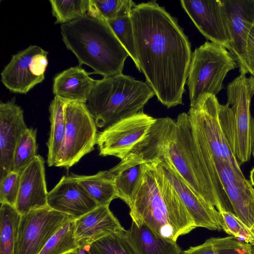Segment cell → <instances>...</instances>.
<instances>
[{
    "label": "cell",
    "mask_w": 254,
    "mask_h": 254,
    "mask_svg": "<svg viewBox=\"0 0 254 254\" xmlns=\"http://www.w3.org/2000/svg\"><path fill=\"white\" fill-rule=\"evenodd\" d=\"M252 254H254V250H253Z\"/></svg>",
    "instance_id": "cell-43"
},
{
    "label": "cell",
    "mask_w": 254,
    "mask_h": 254,
    "mask_svg": "<svg viewBox=\"0 0 254 254\" xmlns=\"http://www.w3.org/2000/svg\"><path fill=\"white\" fill-rule=\"evenodd\" d=\"M250 231L251 232L252 236L254 239V221L251 228L250 229Z\"/></svg>",
    "instance_id": "cell-40"
},
{
    "label": "cell",
    "mask_w": 254,
    "mask_h": 254,
    "mask_svg": "<svg viewBox=\"0 0 254 254\" xmlns=\"http://www.w3.org/2000/svg\"><path fill=\"white\" fill-rule=\"evenodd\" d=\"M182 254H241L239 247L231 237L211 238L200 245L191 247Z\"/></svg>",
    "instance_id": "cell-33"
},
{
    "label": "cell",
    "mask_w": 254,
    "mask_h": 254,
    "mask_svg": "<svg viewBox=\"0 0 254 254\" xmlns=\"http://www.w3.org/2000/svg\"><path fill=\"white\" fill-rule=\"evenodd\" d=\"M223 218V231L240 241L251 245L254 250V239L250 230L233 213L221 209L218 211Z\"/></svg>",
    "instance_id": "cell-35"
},
{
    "label": "cell",
    "mask_w": 254,
    "mask_h": 254,
    "mask_svg": "<svg viewBox=\"0 0 254 254\" xmlns=\"http://www.w3.org/2000/svg\"><path fill=\"white\" fill-rule=\"evenodd\" d=\"M130 16L146 83L167 108L182 104L192 53L188 37L177 19L155 0L135 4Z\"/></svg>",
    "instance_id": "cell-1"
},
{
    "label": "cell",
    "mask_w": 254,
    "mask_h": 254,
    "mask_svg": "<svg viewBox=\"0 0 254 254\" xmlns=\"http://www.w3.org/2000/svg\"><path fill=\"white\" fill-rule=\"evenodd\" d=\"M21 215L15 207L1 203L0 208V254H14Z\"/></svg>",
    "instance_id": "cell-26"
},
{
    "label": "cell",
    "mask_w": 254,
    "mask_h": 254,
    "mask_svg": "<svg viewBox=\"0 0 254 254\" xmlns=\"http://www.w3.org/2000/svg\"><path fill=\"white\" fill-rule=\"evenodd\" d=\"M129 215L157 236L176 242L196 228L158 159L143 163L139 185L129 203Z\"/></svg>",
    "instance_id": "cell-2"
},
{
    "label": "cell",
    "mask_w": 254,
    "mask_h": 254,
    "mask_svg": "<svg viewBox=\"0 0 254 254\" xmlns=\"http://www.w3.org/2000/svg\"><path fill=\"white\" fill-rule=\"evenodd\" d=\"M55 24H65L87 14L89 0H50Z\"/></svg>",
    "instance_id": "cell-31"
},
{
    "label": "cell",
    "mask_w": 254,
    "mask_h": 254,
    "mask_svg": "<svg viewBox=\"0 0 254 254\" xmlns=\"http://www.w3.org/2000/svg\"><path fill=\"white\" fill-rule=\"evenodd\" d=\"M51 208L70 216L74 220L98 205L70 175L64 176L48 194Z\"/></svg>",
    "instance_id": "cell-18"
},
{
    "label": "cell",
    "mask_w": 254,
    "mask_h": 254,
    "mask_svg": "<svg viewBox=\"0 0 254 254\" xmlns=\"http://www.w3.org/2000/svg\"><path fill=\"white\" fill-rule=\"evenodd\" d=\"M62 40L80 65L104 77L123 73L129 55L107 20L87 14L61 25Z\"/></svg>",
    "instance_id": "cell-4"
},
{
    "label": "cell",
    "mask_w": 254,
    "mask_h": 254,
    "mask_svg": "<svg viewBox=\"0 0 254 254\" xmlns=\"http://www.w3.org/2000/svg\"><path fill=\"white\" fill-rule=\"evenodd\" d=\"M135 3L131 0H89L87 14L107 21L130 14Z\"/></svg>",
    "instance_id": "cell-29"
},
{
    "label": "cell",
    "mask_w": 254,
    "mask_h": 254,
    "mask_svg": "<svg viewBox=\"0 0 254 254\" xmlns=\"http://www.w3.org/2000/svg\"><path fill=\"white\" fill-rule=\"evenodd\" d=\"M250 178L251 185L254 187V167L250 171Z\"/></svg>",
    "instance_id": "cell-39"
},
{
    "label": "cell",
    "mask_w": 254,
    "mask_h": 254,
    "mask_svg": "<svg viewBox=\"0 0 254 254\" xmlns=\"http://www.w3.org/2000/svg\"><path fill=\"white\" fill-rule=\"evenodd\" d=\"M74 253L75 254H101L92 244L80 246Z\"/></svg>",
    "instance_id": "cell-38"
},
{
    "label": "cell",
    "mask_w": 254,
    "mask_h": 254,
    "mask_svg": "<svg viewBox=\"0 0 254 254\" xmlns=\"http://www.w3.org/2000/svg\"><path fill=\"white\" fill-rule=\"evenodd\" d=\"M65 102L55 96L49 106L50 130L46 143L48 147L47 163L49 167L56 166L63 144L65 127Z\"/></svg>",
    "instance_id": "cell-25"
},
{
    "label": "cell",
    "mask_w": 254,
    "mask_h": 254,
    "mask_svg": "<svg viewBox=\"0 0 254 254\" xmlns=\"http://www.w3.org/2000/svg\"><path fill=\"white\" fill-rule=\"evenodd\" d=\"M98 206L109 205L118 198L115 185V175L109 170L101 171L93 175H70Z\"/></svg>",
    "instance_id": "cell-24"
},
{
    "label": "cell",
    "mask_w": 254,
    "mask_h": 254,
    "mask_svg": "<svg viewBox=\"0 0 254 254\" xmlns=\"http://www.w3.org/2000/svg\"><path fill=\"white\" fill-rule=\"evenodd\" d=\"M74 236L79 246L90 245L114 233L124 231L109 205H100L74 220Z\"/></svg>",
    "instance_id": "cell-20"
},
{
    "label": "cell",
    "mask_w": 254,
    "mask_h": 254,
    "mask_svg": "<svg viewBox=\"0 0 254 254\" xmlns=\"http://www.w3.org/2000/svg\"><path fill=\"white\" fill-rule=\"evenodd\" d=\"M174 122L175 120L169 117L156 119L143 137L123 159L109 171L115 174L129 166L158 159L163 143Z\"/></svg>",
    "instance_id": "cell-19"
},
{
    "label": "cell",
    "mask_w": 254,
    "mask_h": 254,
    "mask_svg": "<svg viewBox=\"0 0 254 254\" xmlns=\"http://www.w3.org/2000/svg\"><path fill=\"white\" fill-rule=\"evenodd\" d=\"M180 2L196 27L207 39L228 49L231 39L223 0H182Z\"/></svg>",
    "instance_id": "cell-12"
},
{
    "label": "cell",
    "mask_w": 254,
    "mask_h": 254,
    "mask_svg": "<svg viewBox=\"0 0 254 254\" xmlns=\"http://www.w3.org/2000/svg\"><path fill=\"white\" fill-rule=\"evenodd\" d=\"M70 216L49 206L21 215L14 254H38Z\"/></svg>",
    "instance_id": "cell-10"
},
{
    "label": "cell",
    "mask_w": 254,
    "mask_h": 254,
    "mask_svg": "<svg viewBox=\"0 0 254 254\" xmlns=\"http://www.w3.org/2000/svg\"><path fill=\"white\" fill-rule=\"evenodd\" d=\"M67 254H75L74 253H68Z\"/></svg>",
    "instance_id": "cell-42"
},
{
    "label": "cell",
    "mask_w": 254,
    "mask_h": 254,
    "mask_svg": "<svg viewBox=\"0 0 254 254\" xmlns=\"http://www.w3.org/2000/svg\"><path fill=\"white\" fill-rule=\"evenodd\" d=\"M45 160L38 154L20 173V182L15 208L20 215L46 207L48 192Z\"/></svg>",
    "instance_id": "cell-17"
},
{
    "label": "cell",
    "mask_w": 254,
    "mask_h": 254,
    "mask_svg": "<svg viewBox=\"0 0 254 254\" xmlns=\"http://www.w3.org/2000/svg\"><path fill=\"white\" fill-rule=\"evenodd\" d=\"M252 155L254 158V145L253 151H252Z\"/></svg>",
    "instance_id": "cell-41"
},
{
    "label": "cell",
    "mask_w": 254,
    "mask_h": 254,
    "mask_svg": "<svg viewBox=\"0 0 254 254\" xmlns=\"http://www.w3.org/2000/svg\"><path fill=\"white\" fill-rule=\"evenodd\" d=\"M125 239L133 254H182L176 242L155 235L143 223L132 221L130 227L124 231Z\"/></svg>",
    "instance_id": "cell-22"
},
{
    "label": "cell",
    "mask_w": 254,
    "mask_h": 254,
    "mask_svg": "<svg viewBox=\"0 0 254 254\" xmlns=\"http://www.w3.org/2000/svg\"><path fill=\"white\" fill-rule=\"evenodd\" d=\"M154 95L146 83L121 73L96 80L85 104L101 128L142 111Z\"/></svg>",
    "instance_id": "cell-5"
},
{
    "label": "cell",
    "mask_w": 254,
    "mask_h": 254,
    "mask_svg": "<svg viewBox=\"0 0 254 254\" xmlns=\"http://www.w3.org/2000/svg\"><path fill=\"white\" fill-rule=\"evenodd\" d=\"M79 65L57 74L53 79V92L65 102L86 103L96 81Z\"/></svg>",
    "instance_id": "cell-21"
},
{
    "label": "cell",
    "mask_w": 254,
    "mask_h": 254,
    "mask_svg": "<svg viewBox=\"0 0 254 254\" xmlns=\"http://www.w3.org/2000/svg\"><path fill=\"white\" fill-rule=\"evenodd\" d=\"M43 49L30 45L12 56L1 72V81L7 89L26 94L44 80L45 71L38 60Z\"/></svg>",
    "instance_id": "cell-13"
},
{
    "label": "cell",
    "mask_w": 254,
    "mask_h": 254,
    "mask_svg": "<svg viewBox=\"0 0 254 254\" xmlns=\"http://www.w3.org/2000/svg\"><path fill=\"white\" fill-rule=\"evenodd\" d=\"M158 161L196 227L205 228L210 230H223V218L217 209L199 197L165 162L161 159Z\"/></svg>",
    "instance_id": "cell-16"
},
{
    "label": "cell",
    "mask_w": 254,
    "mask_h": 254,
    "mask_svg": "<svg viewBox=\"0 0 254 254\" xmlns=\"http://www.w3.org/2000/svg\"><path fill=\"white\" fill-rule=\"evenodd\" d=\"M74 220L64 224L50 238L38 254H67L80 247L74 236Z\"/></svg>",
    "instance_id": "cell-27"
},
{
    "label": "cell",
    "mask_w": 254,
    "mask_h": 254,
    "mask_svg": "<svg viewBox=\"0 0 254 254\" xmlns=\"http://www.w3.org/2000/svg\"><path fill=\"white\" fill-rule=\"evenodd\" d=\"M228 17L231 43L227 50L237 63L240 74L250 73L247 39L254 25V0H223Z\"/></svg>",
    "instance_id": "cell-14"
},
{
    "label": "cell",
    "mask_w": 254,
    "mask_h": 254,
    "mask_svg": "<svg viewBox=\"0 0 254 254\" xmlns=\"http://www.w3.org/2000/svg\"><path fill=\"white\" fill-rule=\"evenodd\" d=\"M237 67L231 54L220 45L207 41L196 48L192 53L187 80L190 105L204 94L216 96L228 72Z\"/></svg>",
    "instance_id": "cell-7"
},
{
    "label": "cell",
    "mask_w": 254,
    "mask_h": 254,
    "mask_svg": "<svg viewBox=\"0 0 254 254\" xmlns=\"http://www.w3.org/2000/svg\"><path fill=\"white\" fill-rule=\"evenodd\" d=\"M161 153L158 159L165 162L199 197L218 211L224 209L199 157L187 113L180 114L175 120Z\"/></svg>",
    "instance_id": "cell-6"
},
{
    "label": "cell",
    "mask_w": 254,
    "mask_h": 254,
    "mask_svg": "<svg viewBox=\"0 0 254 254\" xmlns=\"http://www.w3.org/2000/svg\"><path fill=\"white\" fill-rule=\"evenodd\" d=\"M64 111V137L55 166L68 169L94 149L98 133L85 103L65 102Z\"/></svg>",
    "instance_id": "cell-9"
},
{
    "label": "cell",
    "mask_w": 254,
    "mask_h": 254,
    "mask_svg": "<svg viewBox=\"0 0 254 254\" xmlns=\"http://www.w3.org/2000/svg\"><path fill=\"white\" fill-rule=\"evenodd\" d=\"M155 119L142 111L106 127L97 134L99 155L123 159L143 137Z\"/></svg>",
    "instance_id": "cell-11"
},
{
    "label": "cell",
    "mask_w": 254,
    "mask_h": 254,
    "mask_svg": "<svg viewBox=\"0 0 254 254\" xmlns=\"http://www.w3.org/2000/svg\"><path fill=\"white\" fill-rule=\"evenodd\" d=\"M107 22L117 38L127 52L136 68L140 71L135 53L133 30L130 14L118 16Z\"/></svg>",
    "instance_id": "cell-32"
},
{
    "label": "cell",
    "mask_w": 254,
    "mask_h": 254,
    "mask_svg": "<svg viewBox=\"0 0 254 254\" xmlns=\"http://www.w3.org/2000/svg\"><path fill=\"white\" fill-rule=\"evenodd\" d=\"M199 157L218 196L225 193L216 169L220 161L231 164L244 175L233 154V114L228 104H221L216 96L206 94L190 105L187 113Z\"/></svg>",
    "instance_id": "cell-3"
},
{
    "label": "cell",
    "mask_w": 254,
    "mask_h": 254,
    "mask_svg": "<svg viewBox=\"0 0 254 254\" xmlns=\"http://www.w3.org/2000/svg\"><path fill=\"white\" fill-rule=\"evenodd\" d=\"M246 53L251 74L254 75V25L249 33L246 46Z\"/></svg>",
    "instance_id": "cell-37"
},
{
    "label": "cell",
    "mask_w": 254,
    "mask_h": 254,
    "mask_svg": "<svg viewBox=\"0 0 254 254\" xmlns=\"http://www.w3.org/2000/svg\"><path fill=\"white\" fill-rule=\"evenodd\" d=\"M124 231L109 235L92 244L101 254H133L125 239Z\"/></svg>",
    "instance_id": "cell-34"
},
{
    "label": "cell",
    "mask_w": 254,
    "mask_h": 254,
    "mask_svg": "<svg viewBox=\"0 0 254 254\" xmlns=\"http://www.w3.org/2000/svg\"><path fill=\"white\" fill-rule=\"evenodd\" d=\"M20 182V173L9 172L0 181V202L15 207Z\"/></svg>",
    "instance_id": "cell-36"
},
{
    "label": "cell",
    "mask_w": 254,
    "mask_h": 254,
    "mask_svg": "<svg viewBox=\"0 0 254 254\" xmlns=\"http://www.w3.org/2000/svg\"><path fill=\"white\" fill-rule=\"evenodd\" d=\"M37 129L27 128L22 134L15 150L13 171L21 173L38 155Z\"/></svg>",
    "instance_id": "cell-30"
},
{
    "label": "cell",
    "mask_w": 254,
    "mask_h": 254,
    "mask_svg": "<svg viewBox=\"0 0 254 254\" xmlns=\"http://www.w3.org/2000/svg\"><path fill=\"white\" fill-rule=\"evenodd\" d=\"M226 93L233 114V154L241 166L251 159L254 145V119L250 109L254 76L240 74L228 84Z\"/></svg>",
    "instance_id": "cell-8"
},
{
    "label": "cell",
    "mask_w": 254,
    "mask_h": 254,
    "mask_svg": "<svg viewBox=\"0 0 254 254\" xmlns=\"http://www.w3.org/2000/svg\"><path fill=\"white\" fill-rule=\"evenodd\" d=\"M27 127L23 111L15 98L0 103V181L13 171V157L17 144Z\"/></svg>",
    "instance_id": "cell-15"
},
{
    "label": "cell",
    "mask_w": 254,
    "mask_h": 254,
    "mask_svg": "<svg viewBox=\"0 0 254 254\" xmlns=\"http://www.w3.org/2000/svg\"><path fill=\"white\" fill-rule=\"evenodd\" d=\"M223 189L235 215L250 230L254 221V188L246 179L228 184Z\"/></svg>",
    "instance_id": "cell-23"
},
{
    "label": "cell",
    "mask_w": 254,
    "mask_h": 254,
    "mask_svg": "<svg viewBox=\"0 0 254 254\" xmlns=\"http://www.w3.org/2000/svg\"><path fill=\"white\" fill-rule=\"evenodd\" d=\"M143 168V163L134 164L114 174L115 185L118 197L127 205L129 203L139 185Z\"/></svg>",
    "instance_id": "cell-28"
}]
</instances>
